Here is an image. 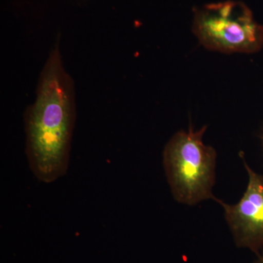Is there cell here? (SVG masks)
Listing matches in <instances>:
<instances>
[{"instance_id":"1","label":"cell","mask_w":263,"mask_h":263,"mask_svg":"<svg viewBox=\"0 0 263 263\" xmlns=\"http://www.w3.org/2000/svg\"><path fill=\"white\" fill-rule=\"evenodd\" d=\"M76 119L74 81L64 67L57 41L40 75L35 100L24 116L26 155L41 182L52 183L67 174Z\"/></svg>"},{"instance_id":"4","label":"cell","mask_w":263,"mask_h":263,"mask_svg":"<svg viewBox=\"0 0 263 263\" xmlns=\"http://www.w3.org/2000/svg\"><path fill=\"white\" fill-rule=\"evenodd\" d=\"M249 181L239 202L230 205L219 200L237 247L259 255L263 249V176L254 172L245 160Z\"/></svg>"},{"instance_id":"3","label":"cell","mask_w":263,"mask_h":263,"mask_svg":"<svg viewBox=\"0 0 263 263\" xmlns=\"http://www.w3.org/2000/svg\"><path fill=\"white\" fill-rule=\"evenodd\" d=\"M193 32L204 47L224 53H252L263 46V25L245 3L226 1L197 8Z\"/></svg>"},{"instance_id":"2","label":"cell","mask_w":263,"mask_h":263,"mask_svg":"<svg viewBox=\"0 0 263 263\" xmlns=\"http://www.w3.org/2000/svg\"><path fill=\"white\" fill-rule=\"evenodd\" d=\"M206 126L198 131L190 127L180 130L167 142L163 152V165L175 200L194 205L213 195L215 183L216 150L206 146L202 137Z\"/></svg>"},{"instance_id":"5","label":"cell","mask_w":263,"mask_h":263,"mask_svg":"<svg viewBox=\"0 0 263 263\" xmlns=\"http://www.w3.org/2000/svg\"><path fill=\"white\" fill-rule=\"evenodd\" d=\"M253 263H263V256L259 255L258 258L256 259Z\"/></svg>"}]
</instances>
